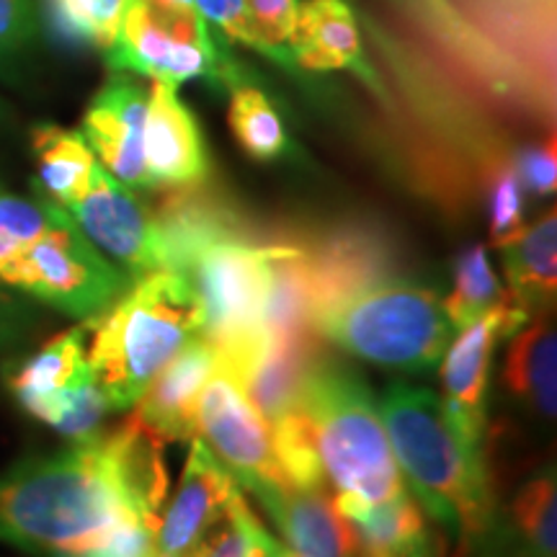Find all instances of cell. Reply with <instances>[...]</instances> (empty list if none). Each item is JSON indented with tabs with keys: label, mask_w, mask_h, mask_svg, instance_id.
I'll use <instances>...</instances> for the list:
<instances>
[{
	"label": "cell",
	"mask_w": 557,
	"mask_h": 557,
	"mask_svg": "<svg viewBox=\"0 0 557 557\" xmlns=\"http://www.w3.org/2000/svg\"><path fill=\"white\" fill-rule=\"evenodd\" d=\"M163 444L132 416L0 472V542L39 557H75L132 521H160L169 496Z\"/></svg>",
	"instance_id": "1"
},
{
	"label": "cell",
	"mask_w": 557,
	"mask_h": 557,
	"mask_svg": "<svg viewBox=\"0 0 557 557\" xmlns=\"http://www.w3.org/2000/svg\"><path fill=\"white\" fill-rule=\"evenodd\" d=\"M380 413L408 493L447 527L457 557H470L496 511L485 449L457 434L442 400L426 387L395 382L382 395Z\"/></svg>",
	"instance_id": "2"
},
{
	"label": "cell",
	"mask_w": 557,
	"mask_h": 557,
	"mask_svg": "<svg viewBox=\"0 0 557 557\" xmlns=\"http://www.w3.org/2000/svg\"><path fill=\"white\" fill-rule=\"evenodd\" d=\"M88 323V364L111 410H129L150 382L201 336L197 292L176 271L139 276Z\"/></svg>",
	"instance_id": "3"
},
{
	"label": "cell",
	"mask_w": 557,
	"mask_h": 557,
	"mask_svg": "<svg viewBox=\"0 0 557 557\" xmlns=\"http://www.w3.org/2000/svg\"><path fill=\"white\" fill-rule=\"evenodd\" d=\"M336 496H354L367 504L406 493L380 403L354 367L323 354L310 367L295 400Z\"/></svg>",
	"instance_id": "4"
},
{
	"label": "cell",
	"mask_w": 557,
	"mask_h": 557,
	"mask_svg": "<svg viewBox=\"0 0 557 557\" xmlns=\"http://www.w3.org/2000/svg\"><path fill=\"white\" fill-rule=\"evenodd\" d=\"M312 331L351 357L408 374L434 369L455 338L436 292L400 274L320 302Z\"/></svg>",
	"instance_id": "5"
},
{
	"label": "cell",
	"mask_w": 557,
	"mask_h": 557,
	"mask_svg": "<svg viewBox=\"0 0 557 557\" xmlns=\"http://www.w3.org/2000/svg\"><path fill=\"white\" fill-rule=\"evenodd\" d=\"M103 60L111 73H129L176 90L191 81L220 90L248 83V73L214 37L197 5L129 0L120 34Z\"/></svg>",
	"instance_id": "6"
},
{
	"label": "cell",
	"mask_w": 557,
	"mask_h": 557,
	"mask_svg": "<svg viewBox=\"0 0 557 557\" xmlns=\"http://www.w3.org/2000/svg\"><path fill=\"white\" fill-rule=\"evenodd\" d=\"M0 282L34 302L86 323L99 318L129 287L132 278L62 212L47 233L0 269Z\"/></svg>",
	"instance_id": "7"
},
{
	"label": "cell",
	"mask_w": 557,
	"mask_h": 557,
	"mask_svg": "<svg viewBox=\"0 0 557 557\" xmlns=\"http://www.w3.org/2000/svg\"><path fill=\"white\" fill-rule=\"evenodd\" d=\"M408 37L472 99L542 124L524 83L508 60L455 11L449 0H389ZM545 127V124H542Z\"/></svg>",
	"instance_id": "8"
},
{
	"label": "cell",
	"mask_w": 557,
	"mask_h": 557,
	"mask_svg": "<svg viewBox=\"0 0 557 557\" xmlns=\"http://www.w3.org/2000/svg\"><path fill=\"white\" fill-rule=\"evenodd\" d=\"M9 389L34 418L73 442L101 434L109 403L88 364V323L75 325L9 372Z\"/></svg>",
	"instance_id": "9"
},
{
	"label": "cell",
	"mask_w": 557,
	"mask_h": 557,
	"mask_svg": "<svg viewBox=\"0 0 557 557\" xmlns=\"http://www.w3.org/2000/svg\"><path fill=\"white\" fill-rule=\"evenodd\" d=\"M508 60L545 127L555 124V0H449Z\"/></svg>",
	"instance_id": "10"
},
{
	"label": "cell",
	"mask_w": 557,
	"mask_h": 557,
	"mask_svg": "<svg viewBox=\"0 0 557 557\" xmlns=\"http://www.w3.org/2000/svg\"><path fill=\"white\" fill-rule=\"evenodd\" d=\"M65 212L75 220L81 233L114 261L132 282L139 276L169 271V250L160 233L156 209L137 197L99 165L94 181Z\"/></svg>",
	"instance_id": "11"
},
{
	"label": "cell",
	"mask_w": 557,
	"mask_h": 557,
	"mask_svg": "<svg viewBox=\"0 0 557 557\" xmlns=\"http://www.w3.org/2000/svg\"><path fill=\"white\" fill-rule=\"evenodd\" d=\"M197 436L248 493L287 483L278 470L269 421L250 403L243 382L222 364L199 395Z\"/></svg>",
	"instance_id": "12"
},
{
	"label": "cell",
	"mask_w": 557,
	"mask_h": 557,
	"mask_svg": "<svg viewBox=\"0 0 557 557\" xmlns=\"http://www.w3.org/2000/svg\"><path fill=\"white\" fill-rule=\"evenodd\" d=\"M527 315L511 297L498 308L485 312L483 318L457 333L444 351L442 382H444V410L451 426L472 447L485 449L487 426V382H491L493 354L500 341L517 333L527 323Z\"/></svg>",
	"instance_id": "13"
},
{
	"label": "cell",
	"mask_w": 557,
	"mask_h": 557,
	"mask_svg": "<svg viewBox=\"0 0 557 557\" xmlns=\"http://www.w3.org/2000/svg\"><path fill=\"white\" fill-rule=\"evenodd\" d=\"M145 114L148 88L129 73H111L83 114V139L103 169L129 189H148Z\"/></svg>",
	"instance_id": "14"
},
{
	"label": "cell",
	"mask_w": 557,
	"mask_h": 557,
	"mask_svg": "<svg viewBox=\"0 0 557 557\" xmlns=\"http://www.w3.org/2000/svg\"><path fill=\"white\" fill-rule=\"evenodd\" d=\"M145 171L148 189H189L207 184L212 158L191 109L181 101L178 90L152 83L145 114Z\"/></svg>",
	"instance_id": "15"
},
{
	"label": "cell",
	"mask_w": 557,
	"mask_h": 557,
	"mask_svg": "<svg viewBox=\"0 0 557 557\" xmlns=\"http://www.w3.org/2000/svg\"><path fill=\"white\" fill-rule=\"evenodd\" d=\"M289 47L299 70L351 73L369 94L387 99L380 70L367 54L357 13L346 0H302Z\"/></svg>",
	"instance_id": "16"
},
{
	"label": "cell",
	"mask_w": 557,
	"mask_h": 557,
	"mask_svg": "<svg viewBox=\"0 0 557 557\" xmlns=\"http://www.w3.org/2000/svg\"><path fill=\"white\" fill-rule=\"evenodd\" d=\"M238 480L212 455L201 438H191L178 487L163 506L156 532V557H184L220 517Z\"/></svg>",
	"instance_id": "17"
},
{
	"label": "cell",
	"mask_w": 557,
	"mask_h": 557,
	"mask_svg": "<svg viewBox=\"0 0 557 557\" xmlns=\"http://www.w3.org/2000/svg\"><path fill=\"white\" fill-rule=\"evenodd\" d=\"M297 238L310 263L315 308L348 289L395 274L398 267V253L374 227L338 225L320 233H299Z\"/></svg>",
	"instance_id": "18"
},
{
	"label": "cell",
	"mask_w": 557,
	"mask_h": 557,
	"mask_svg": "<svg viewBox=\"0 0 557 557\" xmlns=\"http://www.w3.org/2000/svg\"><path fill=\"white\" fill-rule=\"evenodd\" d=\"M253 493L284 542L308 557H357L361 542L338 511L329 487L305 491L289 483L261 485Z\"/></svg>",
	"instance_id": "19"
},
{
	"label": "cell",
	"mask_w": 557,
	"mask_h": 557,
	"mask_svg": "<svg viewBox=\"0 0 557 557\" xmlns=\"http://www.w3.org/2000/svg\"><path fill=\"white\" fill-rule=\"evenodd\" d=\"M470 557H557L555 462L529 475L506 506L496 504Z\"/></svg>",
	"instance_id": "20"
},
{
	"label": "cell",
	"mask_w": 557,
	"mask_h": 557,
	"mask_svg": "<svg viewBox=\"0 0 557 557\" xmlns=\"http://www.w3.org/2000/svg\"><path fill=\"white\" fill-rule=\"evenodd\" d=\"M218 367V348L205 336L189 341L135 403V418L163 442L197 438L199 395Z\"/></svg>",
	"instance_id": "21"
},
{
	"label": "cell",
	"mask_w": 557,
	"mask_h": 557,
	"mask_svg": "<svg viewBox=\"0 0 557 557\" xmlns=\"http://www.w3.org/2000/svg\"><path fill=\"white\" fill-rule=\"evenodd\" d=\"M338 511L354 527L361 547L380 557H444L447 547L431 529L426 513L410 493L367 504L354 496H336Z\"/></svg>",
	"instance_id": "22"
},
{
	"label": "cell",
	"mask_w": 557,
	"mask_h": 557,
	"mask_svg": "<svg viewBox=\"0 0 557 557\" xmlns=\"http://www.w3.org/2000/svg\"><path fill=\"white\" fill-rule=\"evenodd\" d=\"M500 382L519 406L542 421L557 413V336L553 312L529 318L508 336Z\"/></svg>",
	"instance_id": "23"
},
{
	"label": "cell",
	"mask_w": 557,
	"mask_h": 557,
	"mask_svg": "<svg viewBox=\"0 0 557 557\" xmlns=\"http://www.w3.org/2000/svg\"><path fill=\"white\" fill-rule=\"evenodd\" d=\"M508 297L527 318L555 310L557 297V214L555 207L506 246H500Z\"/></svg>",
	"instance_id": "24"
},
{
	"label": "cell",
	"mask_w": 557,
	"mask_h": 557,
	"mask_svg": "<svg viewBox=\"0 0 557 557\" xmlns=\"http://www.w3.org/2000/svg\"><path fill=\"white\" fill-rule=\"evenodd\" d=\"M320 354L323 344L315 331L263 341L240 382L250 403L269 423L295 406L299 387Z\"/></svg>",
	"instance_id": "25"
},
{
	"label": "cell",
	"mask_w": 557,
	"mask_h": 557,
	"mask_svg": "<svg viewBox=\"0 0 557 557\" xmlns=\"http://www.w3.org/2000/svg\"><path fill=\"white\" fill-rule=\"evenodd\" d=\"M32 148L39 171L37 189L62 209L86 194L101 165L81 132L58 124H37L32 129Z\"/></svg>",
	"instance_id": "26"
},
{
	"label": "cell",
	"mask_w": 557,
	"mask_h": 557,
	"mask_svg": "<svg viewBox=\"0 0 557 557\" xmlns=\"http://www.w3.org/2000/svg\"><path fill=\"white\" fill-rule=\"evenodd\" d=\"M506 299L508 292L498 282L485 246L475 243V246L459 250L455 267H451V289L442 299L444 315H447L455 333L468 329Z\"/></svg>",
	"instance_id": "27"
},
{
	"label": "cell",
	"mask_w": 557,
	"mask_h": 557,
	"mask_svg": "<svg viewBox=\"0 0 557 557\" xmlns=\"http://www.w3.org/2000/svg\"><path fill=\"white\" fill-rule=\"evenodd\" d=\"M227 122L233 137L253 160L274 163L292 150L289 132L271 99L253 83L230 90Z\"/></svg>",
	"instance_id": "28"
},
{
	"label": "cell",
	"mask_w": 557,
	"mask_h": 557,
	"mask_svg": "<svg viewBox=\"0 0 557 557\" xmlns=\"http://www.w3.org/2000/svg\"><path fill=\"white\" fill-rule=\"evenodd\" d=\"M278 540L256 517L243 491L233 493L220 517L184 557H274Z\"/></svg>",
	"instance_id": "29"
},
{
	"label": "cell",
	"mask_w": 557,
	"mask_h": 557,
	"mask_svg": "<svg viewBox=\"0 0 557 557\" xmlns=\"http://www.w3.org/2000/svg\"><path fill=\"white\" fill-rule=\"evenodd\" d=\"M127 3L129 0H45L62 37L101 52L114 45Z\"/></svg>",
	"instance_id": "30"
},
{
	"label": "cell",
	"mask_w": 557,
	"mask_h": 557,
	"mask_svg": "<svg viewBox=\"0 0 557 557\" xmlns=\"http://www.w3.org/2000/svg\"><path fill=\"white\" fill-rule=\"evenodd\" d=\"M58 201H52L45 191H34V197L0 189V269L11 259L47 233L62 218Z\"/></svg>",
	"instance_id": "31"
},
{
	"label": "cell",
	"mask_w": 557,
	"mask_h": 557,
	"mask_svg": "<svg viewBox=\"0 0 557 557\" xmlns=\"http://www.w3.org/2000/svg\"><path fill=\"white\" fill-rule=\"evenodd\" d=\"M483 199H485L491 243L496 248L506 246V243H511L521 230L527 227L524 222L527 194L521 189L517 171L500 173V176L487 186Z\"/></svg>",
	"instance_id": "32"
},
{
	"label": "cell",
	"mask_w": 557,
	"mask_h": 557,
	"mask_svg": "<svg viewBox=\"0 0 557 557\" xmlns=\"http://www.w3.org/2000/svg\"><path fill=\"white\" fill-rule=\"evenodd\" d=\"M246 5L256 29H259L263 41H267L271 62H276L278 67H284L292 75L302 73L297 67L295 54H292L289 47L299 0H246Z\"/></svg>",
	"instance_id": "33"
},
{
	"label": "cell",
	"mask_w": 557,
	"mask_h": 557,
	"mask_svg": "<svg viewBox=\"0 0 557 557\" xmlns=\"http://www.w3.org/2000/svg\"><path fill=\"white\" fill-rule=\"evenodd\" d=\"M201 18L207 21L212 29L220 32L225 41H235V45L248 47V50L263 54L271 60V52L267 41L256 29L253 18H250L246 0H194Z\"/></svg>",
	"instance_id": "34"
},
{
	"label": "cell",
	"mask_w": 557,
	"mask_h": 557,
	"mask_svg": "<svg viewBox=\"0 0 557 557\" xmlns=\"http://www.w3.org/2000/svg\"><path fill=\"white\" fill-rule=\"evenodd\" d=\"M39 325V308L32 297L0 282V354L16 351Z\"/></svg>",
	"instance_id": "35"
},
{
	"label": "cell",
	"mask_w": 557,
	"mask_h": 557,
	"mask_svg": "<svg viewBox=\"0 0 557 557\" xmlns=\"http://www.w3.org/2000/svg\"><path fill=\"white\" fill-rule=\"evenodd\" d=\"M39 29L34 0H0V65L18 58Z\"/></svg>",
	"instance_id": "36"
},
{
	"label": "cell",
	"mask_w": 557,
	"mask_h": 557,
	"mask_svg": "<svg viewBox=\"0 0 557 557\" xmlns=\"http://www.w3.org/2000/svg\"><path fill=\"white\" fill-rule=\"evenodd\" d=\"M513 169H517L519 184L524 194L534 197H553L557 186V160H555V137H549L540 145H527L517 150L513 158Z\"/></svg>",
	"instance_id": "37"
},
{
	"label": "cell",
	"mask_w": 557,
	"mask_h": 557,
	"mask_svg": "<svg viewBox=\"0 0 557 557\" xmlns=\"http://www.w3.org/2000/svg\"><path fill=\"white\" fill-rule=\"evenodd\" d=\"M274 557H308V555L295 553V549H289L287 545H282V542H278V547H276V555H274Z\"/></svg>",
	"instance_id": "38"
},
{
	"label": "cell",
	"mask_w": 557,
	"mask_h": 557,
	"mask_svg": "<svg viewBox=\"0 0 557 557\" xmlns=\"http://www.w3.org/2000/svg\"><path fill=\"white\" fill-rule=\"evenodd\" d=\"M156 3H169V5H194V0H156Z\"/></svg>",
	"instance_id": "39"
},
{
	"label": "cell",
	"mask_w": 557,
	"mask_h": 557,
	"mask_svg": "<svg viewBox=\"0 0 557 557\" xmlns=\"http://www.w3.org/2000/svg\"><path fill=\"white\" fill-rule=\"evenodd\" d=\"M357 557H380V555H374L372 549H367V547H361L359 553H357Z\"/></svg>",
	"instance_id": "40"
},
{
	"label": "cell",
	"mask_w": 557,
	"mask_h": 557,
	"mask_svg": "<svg viewBox=\"0 0 557 557\" xmlns=\"http://www.w3.org/2000/svg\"><path fill=\"white\" fill-rule=\"evenodd\" d=\"M3 120H5V107H3V101H0V124H3Z\"/></svg>",
	"instance_id": "41"
}]
</instances>
